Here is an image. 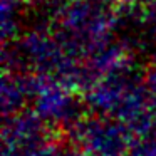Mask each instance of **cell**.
Here are the masks:
<instances>
[{
    "mask_svg": "<svg viewBox=\"0 0 156 156\" xmlns=\"http://www.w3.org/2000/svg\"><path fill=\"white\" fill-rule=\"evenodd\" d=\"M124 143L122 133L102 122H92L82 131V144L91 156H119Z\"/></svg>",
    "mask_w": 156,
    "mask_h": 156,
    "instance_id": "6da1fadb",
    "label": "cell"
}]
</instances>
